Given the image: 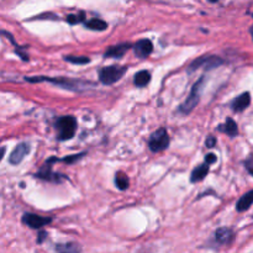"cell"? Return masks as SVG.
<instances>
[{
    "instance_id": "cell-20",
    "label": "cell",
    "mask_w": 253,
    "mask_h": 253,
    "mask_svg": "<svg viewBox=\"0 0 253 253\" xmlns=\"http://www.w3.org/2000/svg\"><path fill=\"white\" fill-rule=\"evenodd\" d=\"M84 20V12H79V14H72L69 16H67V22L71 25L79 24Z\"/></svg>"
},
{
    "instance_id": "cell-10",
    "label": "cell",
    "mask_w": 253,
    "mask_h": 253,
    "mask_svg": "<svg viewBox=\"0 0 253 253\" xmlns=\"http://www.w3.org/2000/svg\"><path fill=\"white\" fill-rule=\"evenodd\" d=\"M37 178L44 180H49V182H59V177L61 175L57 174V173H53L51 169V165L48 162H46V165L40 169V172L36 174Z\"/></svg>"
},
{
    "instance_id": "cell-4",
    "label": "cell",
    "mask_w": 253,
    "mask_h": 253,
    "mask_svg": "<svg viewBox=\"0 0 253 253\" xmlns=\"http://www.w3.org/2000/svg\"><path fill=\"white\" fill-rule=\"evenodd\" d=\"M204 83V78H200L197 83L194 84L193 86L192 91H190L189 96L187 98V100L179 106V111L182 114H189L194 110L195 106L198 105L199 103V98H200V90H202V85Z\"/></svg>"
},
{
    "instance_id": "cell-21",
    "label": "cell",
    "mask_w": 253,
    "mask_h": 253,
    "mask_svg": "<svg viewBox=\"0 0 253 253\" xmlns=\"http://www.w3.org/2000/svg\"><path fill=\"white\" fill-rule=\"evenodd\" d=\"M66 61L67 62H71V63L74 64H85L89 63L90 59L88 57H74V56H67L66 57Z\"/></svg>"
},
{
    "instance_id": "cell-15",
    "label": "cell",
    "mask_w": 253,
    "mask_h": 253,
    "mask_svg": "<svg viewBox=\"0 0 253 253\" xmlns=\"http://www.w3.org/2000/svg\"><path fill=\"white\" fill-rule=\"evenodd\" d=\"M253 204V190L251 192L246 193L245 195H242L241 199L237 202L236 204V209L237 211H246L247 209H250V207Z\"/></svg>"
},
{
    "instance_id": "cell-2",
    "label": "cell",
    "mask_w": 253,
    "mask_h": 253,
    "mask_svg": "<svg viewBox=\"0 0 253 253\" xmlns=\"http://www.w3.org/2000/svg\"><path fill=\"white\" fill-rule=\"evenodd\" d=\"M126 69H127L126 67L121 66L105 67V68L99 72V79L103 84L110 85V84L116 83V82L123 78L124 74L126 73Z\"/></svg>"
},
{
    "instance_id": "cell-14",
    "label": "cell",
    "mask_w": 253,
    "mask_h": 253,
    "mask_svg": "<svg viewBox=\"0 0 253 253\" xmlns=\"http://www.w3.org/2000/svg\"><path fill=\"white\" fill-rule=\"evenodd\" d=\"M208 173H209V166H208L207 163H204V165H200L199 167H197L192 172V177H190V180H192L193 183L202 182V180L204 179L205 177H207Z\"/></svg>"
},
{
    "instance_id": "cell-23",
    "label": "cell",
    "mask_w": 253,
    "mask_h": 253,
    "mask_svg": "<svg viewBox=\"0 0 253 253\" xmlns=\"http://www.w3.org/2000/svg\"><path fill=\"white\" fill-rule=\"evenodd\" d=\"M216 160H217V157L214 155V153H209V155L205 156V163H207L208 166L215 163V162H216Z\"/></svg>"
},
{
    "instance_id": "cell-22",
    "label": "cell",
    "mask_w": 253,
    "mask_h": 253,
    "mask_svg": "<svg viewBox=\"0 0 253 253\" xmlns=\"http://www.w3.org/2000/svg\"><path fill=\"white\" fill-rule=\"evenodd\" d=\"M84 153H81V155H74V156H69V157H64L62 158V162H66V163H73L77 162V161L81 160V157H83Z\"/></svg>"
},
{
    "instance_id": "cell-27",
    "label": "cell",
    "mask_w": 253,
    "mask_h": 253,
    "mask_svg": "<svg viewBox=\"0 0 253 253\" xmlns=\"http://www.w3.org/2000/svg\"><path fill=\"white\" fill-rule=\"evenodd\" d=\"M5 152H6V148H5V147H0V162H1V160H2V158H4Z\"/></svg>"
},
{
    "instance_id": "cell-13",
    "label": "cell",
    "mask_w": 253,
    "mask_h": 253,
    "mask_svg": "<svg viewBox=\"0 0 253 253\" xmlns=\"http://www.w3.org/2000/svg\"><path fill=\"white\" fill-rule=\"evenodd\" d=\"M219 131H222V132H225L226 135H229L230 137H235V136L239 133V128H237V124L235 123L232 119H227L226 123L224 124V125H220L219 128H217Z\"/></svg>"
},
{
    "instance_id": "cell-17",
    "label": "cell",
    "mask_w": 253,
    "mask_h": 253,
    "mask_svg": "<svg viewBox=\"0 0 253 253\" xmlns=\"http://www.w3.org/2000/svg\"><path fill=\"white\" fill-rule=\"evenodd\" d=\"M151 81V74L147 71H141L138 72L135 76V85H137L138 88H143V86L147 85Z\"/></svg>"
},
{
    "instance_id": "cell-7",
    "label": "cell",
    "mask_w": 253,
    "mask_h": 253,
    "mask_svg": "<svg viewBox=\"0 0 253 253\" xmlns=\"http://www.w3.org/2000/svg\"><path fill=\"white\" fill-rule=\"evenodd\" d=\"M29 152H30L29 143H26V142L19 143V145L14 148V151L11 152V155H10L9 162L14 166L20 165V163L24 161V158L26 157V155H29Z\"/></svg>"
},
{
    "instance_id": "cell-9",
    "label": "cell",
    "mask_w": 253,
    "mask_h": 253,
    "mask_svg": "<svg viewBox=\"0 0 253 253\" xmlns=\"http://www.w3.org/2000/svg\"><path fill=\"white\" fill-rule=\"evenodd\" d=\"M251 104V96H250V93H244L240 96H237L231 104V108L234 111H244L245 109L249 108V105Z\"/></svg>"
},
{
    "instance_id": "cell-6",
    "label": "cell",
    "mask_w": 253,
    "mask_h": 253,
    "mask_svg": "<svg viewBox=\"0 0 253 253\" xmlns=\"http://www.w3.org/2000/svg\"><path fill=\"white\" fill-rule=\"evenodd\" d=\"M22 222L25 225H27L31 229H41L44 225H48L52 222L51 217H43L39 216V215L35 214H24L22 216Z\"/></svg>"
},
{
    "instance_id": "cell-24",
    "label": "cell",
    "mask_w": 253,
    "mask_h": 253,
    "mask_svg": "<svg viewBox=\"0 0 253 253\" xmlns=\"http://www.w3.org/2000/svg\"><path fill=\"white\" fill-rule=\"evenodd\" d=\"M245 166H246L247 170H249V172L253 175V156H252V157H250L249 160L245 162Z\"/></svg>"
},
{
    "instance_id": "cell-1",
    "label": "cell",
    "mask_w": 253,
    "mask_h": 253,
    "mask_svg": "<svg viewBox=\"0 0 253 253\" xmlns=\"http://www.w3.org/2000/svg\"><path fill=\"white\" fill-rule=\"evenodd\" d=\"M57 127L59 128L58 140L66 141L71 140L76 135L77 121L73 116H63L57 120Z\"/></svg>"
},
{
    "instance_id": "cell-5",
    "label": "cell",
    "mask_w": 253,
    "mask_h": 253,
    "mask_svg": "<svg viewBox=\"0 0 253 253\" xmlns=\"http://www.w3.org/2000/svg\"><path fill=\"white\" fill-rule=\"evenodd\" d=\"M222 64V59L220 57L216 56H207V57H202V58H198L193 62L192 64L189 66V72H194L199 68H204L207 71L209 69H214L216 67L221 66Z\"/></svg>"
},
{
    "instance_id": "cell-16",
    "label": "cell",
    "mask_w": 253,
    "mask_h": 253,
    "mask_svg": "<svg viewBox=\"0 0 253 253\" xmlns=\"http://www.w3.org/2000/svg\"><path fill=\"white\" fill-rule=\"evenodd\" d=\"M57 253H81V246L74 242H68V244H61L56 246Z\"/></svg>"
},
{
    "instance_id": "cell-8",
    "label": "cell",
    "mask_w": 253,
    "mask_h": 253,
    "mask_svg": "<svg viewBox=\"0 0 253 253\" xmlns=\"http://www.w3.org/2000/svg\"><path fill=\"white\" fill-rule=\"evenodd\" d=\"M133 49H135V54L138 58H146V57H148L152 53L153 44L150 40L143 39L140 40V41L135 44Z\"/></svg>"
},
{
    "instance_id": "cell-18",
    "label": "cell",
    "mask_w": 253,
    "mask_h": 253,
    "mask_svg": "<svg viewBox=\"0 0 253 253\" xmlns=\"http://www.w3.org/2000/svg\"><path fill=\"white\" fill-rule=\"evenodd\" d=\"M85 26L90 30H95V31H103V30H105L108 27V24L100 19H93L86 21Z\"/></svg>"
},
{
    "instance_id": "cell-26",
    "label": "cell",
    "mask_w": 253,
    "mask_h": 253,
    "mask_svg": "<svg viewBox=\"0 0 253 253\" xmlns=\"http://www.w3.org/2000/svg\"><path fill=\"white\" fill-rule=\"evenodd\" d=\"M47 234L44 231H41L39 234V239H37V244H42V242L44 241V239H46Z\"/></svg>"
},
{
    "instance_id": "cell-19",
    "label": "cell",
    "mask_w": 253,
    "mask_h": 253,
    "mask_svg": "<svg viewBox=\"0 0 253 253\" xmlns=\"http://www.w3.org/2000/svg\"><path fill=\"white\" fill-rule=\"evenodd\" d=\"M115 183H116V187H118L120 190L127 189L128 179H127V177L124 174V173H118V174H116Z\"/></svg>"
},
{
    "instance_id": "cell-25",
    "label": "cell",
    "mask_w": 253,
    "mask_h": 253,
    "mask_svg": "<svg viewBox=\"0 0 253 253\" xmlns=\"http://www.w3.org/2000/svg\"><path fill=\"white\" fill-rule=\"evenodd\" d=\"M205 145H207L208 148H212L215 145H216V140H215L214 137L207 138V142H205Z\"/></svg>"
},
{
    "instance_id": "cell-3",
    "label": "cell",
    "mask_w": 253,
    "mask_h": 253,
    "mask_svg": "<svg viewBox=\"0 0 253 253\" xmlns=\"http://www.w3.org/2000/svg\"><path fill=\"white\" fill-rule=\"evenodd\" d=\"M169 146V136L166 128H160L151 135L148 140V147L152 152H161L167 150Z\"/></svg>"
},
{
    "instance_id": "cell-11",
    "label": "cell",
    "mask_w": 253,
    "mask_h": 253,
    "mask_svg": "<svg viewBox=\"0 0 253 253\" xmlns=\"http://www.w3.org/2000/svg\"><path fill=\"white\" fill-rule=\"evenodd\" d=\"M232 239H234V232H232V230L226 229V227L216 230V232H215V240L221 245L230 244Z\"/></svg>"
},
{
    "instance_id": "cell-12",
    "label": "cell",
    "mask_w": 253,
    "mask_h": 253,
    "mask_svg": "<svg viewBox=\"0 0 253 253\" xmlns=\"http://www.w3.org/2000/svg\"><path fill=\"white\" fill-rule=\"evenodd\" d=\"M131 44L128 43H121V44H116V46L110 47L108 48V51L105 52V57H114V58H120L123 57L124 54L127 52V49L130 48Z\"/></svg>"
}]
</instances>
